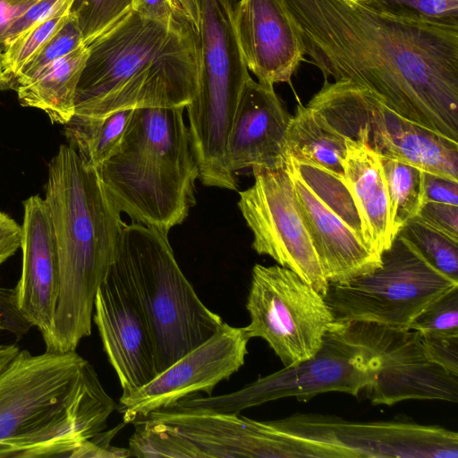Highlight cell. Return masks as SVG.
Returning <instances> with one entry per match:
<instances>
[{"label":"cell","instance_id":"cell-40","mask_svg":"<svg viewBox=\"0 0 458 458\" xmlns=\"http://www.w3.org/2000/svg\"><path fill=\"white\" fill-rule=\"evenodd\" d=\"M0 311L5 318L14 313L13 289L0 287Z\"/></svg>","mask_w":458,"mask_h":458},{"label":"cell","instance_id":"cell-1","mask_svg":"<svg viewBox=\"0 0 458 458\" xmlns=\"http://www.w3.org/2000/svg\"><path fill=\"white\" fill-rule=\"evenodd\" d=\"M325 79L366 88L404 118L458 141V25L352 0H283Z\"/></svg>","mask_w":458,"mask_h":458},{"label":"cell","instance_id":"cell-34","mask_svg":"<svg viewBox=\"0 0 458 458\" xmlns=\"http://www.w3.org/2000/svg\"><path fill=\"white\" fill-rule=\"evenodd\" d=\"M414 219L458 242V206L424 202Z\"/></svg>","mask_w":458,"mask_h":458},{"label":"cell","instance_id":"cell-12","mask_svg":"<svg viewBox=\"0 0 458 458\" xmlns=\"http://www.w3.org/2000/svg\"><path fill=\"white\" fill-rule=\"evenodd\" d=\"M374 378L369 355L328 330L319 350L306 360L259 377L233 393L204 397L193 394L173 406L240 414L243 410L285 397L306 402L327 392L358 396Z\"/></svg>","mask_w":458,"mask_h":458},{"label":"cell","instance_id":"cell-31","mask_svg":"<svg viewBox=\"0 0 458 458\" xmlns=\"http://www.w3.org/2000/svg\"><path fill=\"white\" fill-rule=\"evenodd\" d=\"M421 334L458 335V286L433 301L411 324Z\"/></svg>","mask_w":458,"mask_h":458},{"label":"cell","instance_id":"cell-16","mask_svg":"<svg viewBox=\"0 0 458 458\" xmlns=\"http://www.w3.org/2000/svg\"><path fill=\"white\" fill-rule=\"evenodd\" d=\"M249 340L243 327L223 322L208 339L149 382L129 394H122L116 410L123 421L127 424L144 419L199 392L212 395L216 385L243 366Z\"/></svg>","mask_w":458,"mask_h":458},{"label":"cell","instance_id":"cell-11","mask_svg":"<svg viewBox=\"0 0 458 458\" xmlns=\"http://www.w3.org/2000/svg\"><path fill=\"white\" fill-rule=\"evenodd\" d=\"M246 309V335L265 340L284 367L311 358L334 321L324 296L279 265L253 267Z\"/></svg>","mask_w":458,"mask_h":458},{"label":"cell","instance_id":"cell-2","mask_svg":"<svg viewBox=\"0 0 458 458\" xmlns=\"http://www.w3.org/2000/svg\"><path fill=\"white\" fill-rule=\"evenodd\" d=\"M116 408L76 351L20 350L0 372V458H74Z\"/></svg>","mask_w":458,"mask_h":458},{"label":"cell","instance_id":"cell-26","mask_svg":"<svg viewBox=\"0 0 458 458\" xmlns=\"http://www.w3.org/2000/svg\"><path fill=\"white\" fill-rule=\"evenodd\" d=\"M72 3L35 22L5 44L2 52L4 63L14 80L68 22L72 16Z\"/></svg>","mask_w":458,"mask_h":458},{"label":"cell","instance_id":"cell-10","mask_svg":"<svg viewBox=\"0 0 458 458\" xmlns=\"http://www.w3.org/2000/svg\"><path fill=\"white\" fill-rule=\"evenodd\" d=\"M299 211L328 283L372 272L381 258L365 244L360 216L344 182L304 162L286 160Z\"/></svg>","mask_w":458,"mask_h":458},{"label":"cell","instance_id":"cell-33","mask_svg":"<svg viewBox=\"0 0 458 458\" xmlns=\"http://www.w3.org/2000/svg\"><path fill=\"white\" fill-rule=\"evenodd\" d=\"M420 344L428 360L458 376V335L420 333Z\"/></svg>","mask_w":458,"mask_h":458},{"label":"cell","instance_id":"cell-7","mask_svg":"<svg viewBox=\"0 0 458 458\" xmlns=\"http://www.w3.org/2000/svg\"><path fill=\"white\" fill-rule=\"evenodd\" d=\"M153 334L157 373L208 339L223 324L180 268L168 234L139 223L124 225L116 249Z\"/></svg>","mask_w":458,"mask_h":458},{"label":"cell","instance_id":"cell-17","mask_svg":"<svg viewBox=\"0 0 458 458\" xmlns=\"http://www.w3.org/2000/svg\"><path fill=\"white\" fill-rule=\"evenodd\" d=\"M309 457L411 458L419 445L418 428L403 421L352 422L336 417L299 414L275 420Z\"/></svg>","mask_w":458,"mask_h":458},{"label":"cell","instance_id":"cell-14","mask_svg":"<svg viewBox=\"0 0 458 458\" xmlns=\"http://www.w3.org/2000/svg\"><path fill=\"white\" fill-rule=\"evenodd\" d=\"M254 183L239 191L238 207L253 233L252 249L296 273L323 296L327 281L299 211L285 168H252Z\"/></svg>","mask_w":458,"mask_h":458},{"label":"cell","instance_id":"cell-42","mask_svg":"<svg viewBox=\"0 0 458 458\" xmlns=\"http://www.w3.org/2000/svg\"><path fill=\"white\" fill-rule=\"evenodd\" d=\"M9 89H14V79L7 72L3 54L0 52V90H5Z\"/></svg>","mask_w":458,"mask_h":458},{"label":"cell","instance_id":"cell-23","mask_svg":"<svg viewBox=\"0 0 458 458\" xmlns=\"http://www.w3.org/2000/svg\"><path fill=\"white\" fill-rule=\"evenodd\" d=\"M287 156L321 167L344 181L345 137L309 106L299 104L286 133Z\"/></svg>","mask_w":458,"mask_h":458},{"label":"cell","instance_id":"cell-8","mask_svg":"<svg viewBox=\"0 0 458 458\" xmlns=\"http://www.w3.org/2000/svg\"><path fill=\"white\" fill-rule=\"evenodd\" d=\"M308 106L344 137L367 144L379 157L458 181V141L404 118L366 88L325 80Z\"/></svg>","mask_w":458,"mask_h":458},{"label":"cell","instance_id":"cell-25","mask_svg":"<svg viewBox=\"0 0 458 458\" xmlns=\"http://www.w3.org/2000/svg\"><path fill=\"white\" fill-rule=\"evenodd\" d=\"M379 157L389 194L392 225L397 235L424 203L425 172L399 160Z\"/></svg>","mask_w":458,"mask_h":458},{"label":"cell","instance_id":"cell-21","mask_svg":"<svg viewBox=\"0 0 458 458\" xmlns=\"http://www.w3.org/2000/svg\"><path fill=\"white\" fill-rule=\"evenodd\" d=\"M345 145L346 155L342 163L344 183L358 210L365 244L381 258L396 235L380 157L360 140L345 137Z\"/></svg>","mask_w":458,"mask_h":458},{"label":"cell","instance_id":"cell-28","mask_svg":"<svg viewBox=\"0 0 458 458\" xmlns=\"http://www.w3.org/2000/svg\"><path fill=\"white\" fill-rule=\"evenodd\" d=\"M134 0H74L72 13L85 46L99 38L133 11Z\"/></svg>","mask_w":458,"mask_h":458},{"label":"cell","instance_id":"cell-43","mask_svg":"<svg viewBox=\"0 0 458 458\" xmlns=\"http://www.w3.org/2000/svg\"><path fill=\"white\" fill-rule=\"evenodd\" d=\"M352 1L356 2V3H366L369 0H352Z\"/></svg>","mask_w":458,"mask_h":458},{"label":"cell","instance_id":"cell-24","mask_svg":"<svg viewBox=\"0 0 458 458\" xmlns=\"http://www.w3.org/2000/svg\"><path fill=\"white\" fill-rule=\"evenodd\" d=\"M134 109L121 110L102 117L73 115L64 124V135L83 164L96 170L119 148Z\"/></svg>","mask_w":458,"mask_h":458},{"label":"cell","instance_id":"cell-15","mask_svg":"<svg viewBox=\"0 0 458 458\" xmlns=\"http://www.w3.org/2000/svg\"><path fill=\"white\" fill-rule=\"evenodd\" d=\"M92 320L123 395L157 374L151 327L129 273L116 254L99 285Z\"/></svg>","mask_w":458,"mask_h":458},{"label":"cell","instance_id":"cell-35","mask_svg":"<svg viewBox=\"0 0 458 458\" xmlns=\"http://www.w3.org/2000/svg\"><path fill=\"white\" fill-rule=\"evenodd\" d=\"M133 11L159 22L186 24L198 32L177 0H134Z\"/></svg>","mask_w":458,"mask_h":458},{"label":"cell","instance_id":"cell-37","mask_svg":"<svg viewBox=\"0 0 458 458\" xmlns=\"http://www.w3.org/2000/svg\"><path fill=\"white\" fill-rule=\"evenodd\" d=\"M424 202L458 206V181L425 172Z\"/></svg>","mask_w":458,"mask_h":458},{"label":"cell","instance_id":"cell-27","mask_svg":"<svg viewBox=\"0 0 458 458\" xmlns=\"http://www.w3.org/2000/svg\"><path fill=\"white\" fill-rule=\"evenodd\" d=\"M134 432L129 439L131 457L202 458L200 452L176 432L145 420L133 421Z\"/></svg>","mask_w":458,"mask_h":458},{"label":"cell","instance_id":"cell-32","mask_svg":"<svg viewBox=\"0 0 458 458\" xmlns=\"http://www.w3.org/2000/svg\"><path fill=\"white\" fill-rule=\"evenodd\" d=\"M82 44L84 43L81 30L72 13L70 20L63 29L51 38L17 76L14 80V86L27 81L46 65L70 54Z\"/></svg>","mask_w":458,"mask_h":458},{"label":"cell","instance_id":"cell-38","mask_svg":"<svg viewBox=\"0 0 458 458\" xmlns=\"http://www.w3.org/2000/svg\"><path fill=\"white\" fill-rule=\"evenodd\" d=\"M21 225L0 210V266L21 248Z\"/></svg>","mask_w":458,"mask_h":458},{"label":"cell","instance_id":"cell-20","mask_svg":"<svg viewBox=\"0 0 458 458\" xmlns=\"http://www.w3.org/2000/svg\"><path fill=\"white\" fill-rule=\"evenodd\" d=\"M292 115L274 86L250 77L242 92L227 140V158L236 174L246 168H284Z\"/></svg>","mask_w":458,"mask_h":458},{"label":"cell","instance_id":"cell-6","mask_svg":"<svg viewBox=\"0 0 458 458\" xmlns=\"http://www.w3.org/2000/svg\"><path fill=\"white\" fill-rule=\"evenodd\" d=\"M236 0H199L198 69L193 98L186 106L189 135L208 187L236 190L227 140L239 100L250 77L233 26Z\"/></svg>","mask_w":458,"mask_h":458},{"label":"cell","instance_id":"cell-39","mask_svg":"<svg viewBox=\"0 0 458 458\" xmlns=\"http://www.w3.org/2000/svg\"><path fill=\"white\" fill-rule=\"evenodd\" d=\"M38 0H0V52L13 24Z\"/></svg>","mask_w":458,"mask_h":458},{"label":"cell","instance_id":"cell-36","mask_svg":"<svg viewBox=\"0 0 458 458\" xmlns=\"http://www.w3.org/2000/svg\"><path fill=\"white\" fill-rule=\"evenodd\" d=\"M125 423L117 425L110 430H103L87 441L75 454L79 457H131L129 448L111 445V441Z\"/></svg>","mask_w":458,"mask_h":458},{"label":"cell","instance_id":"cell-30","mask_svg":"<svg viewBox=\"0 0 458 458\" xmlns=\"http://www.w3.org/2000/svg\"><path fill=\"white\" fill-rule=\"evenodd\" d=\"M365 4L396 16L458 25V0H369Z\"/></svg>","mask_w":458,"mask_h":458},{"label":"cell","instance_id":"cell-19","mask_svg":"<svg viewBox=\"0 0 458 458\" xmlns=\"http://www.w3.org/2000/svg\"><path fill=\"white\" fill-rule=\"evenodd\" d=\"M233 26L247 68L258 81L290 83L305 53L300 29L283 0L237 1Z\"/></svg>","mask_w":458,"mask_h":458},{"label":"cell","instance_id":"cell-13","mask_svg":"<svg viewBox=\"0 0 458 458\" xmlns=\"http://www.w3.org/2000/svg\"><path fill=\"white\" fill-rule=\"evenodd\" d=\"M328 330L362 349L375 369L363 391L374 405L406 400L458 401V376L428 360L420 333L371 322H332Z\"/></svg>","mask_w":458,"mask_h":458},{"label":"cell","instance_id":"cell-41","mask_svg":"<svg viewBox=\"0 0 458 458\" xmlns=\"http://www.w3.org/2000/svg\"><path fill=\"white\" fill-rule=\"evenodd\" d=\"M19 347L15 344H0V372L10 360L18 353Z\"/></svg>","mask_w":458,"mask_h":458},{"label":"cell","instance_id":"cell-5","mask_svg":"<svg viewBox=\"0 0 458 458\" xmlns=\"http://www.w3.org/2000/svg\"><path fill=\"white\" fill-rule=\"evenodd\" d=\"M184 109H134L119 148L98 170L121 213L166 234L196 204L199 167Z\"/></svg>","mask_w":458,"mask_h":458},{"label":"cell","instance_id":"cell-22","mask_svg":"<svg viewBox=\"0 0 458 458\" xmlns=\"http://www.w3.org/2000/svg\"><path fill=\"white\" fill-rule=\"evenodd\" d=\"M89 53L82 44L16 84L20 104L43 111L54 123L66 124L74 115L76 89Z\"/></svg>","mask_w":458,"mask_h":458},{"label":"cell","instance_id":"cell-9","mask_svg":"<svg viewBox=\"0 0 458 458\" xmlns=\"http://www.w3.org/2000/svg\"><path fill=\"white\" fill-rule=\"evenodd\" d=\"M458 281L431 265L407 239L397 234L370 273L328 283L324 299L334 322L363 321L409 329L437 298Z\"/></svg>","mask_w":458,"mask_h":458},{"label":"cell","instance_id":"cell-4","mask_svg":"<svg viewBox=\"0 0 458 458\" xmlns=\"http://www.w3.org/2000/svg\"><path fill=\"white\" fill-rule=\"evenodd\" d=\"M197 31L132 11L88 46L74 114L102 117L126 109L184 107L198 69Z\"/></svg>","mask_w":458,"mask_h":458},{"label":"cell","instance_id":"cell-18","mask_svg":"<svg viewBox=\"0 0 458 458\" xmlns=\"http://www.w3.org/2000/svg\"><path fill=\"white\" fill-rule=\"evenodd\" d=\"M22 269L13 288L16 310L45 342L50 340L59 292V259L55 233L45 199L33 195L23 201Z\"/></svg>","mask_w":458,"mask_h":458},{"label":"cell","instance_id":"cell-3","mask_svg":"<svg viewBox=\"0 0 458 458\" xmlns=\"http://www.w3.org/2000/svg\"><path fill=\"white\" fill-rule=\"evenodd\" d=\"M45 201L59 259V292L46 351H76L89 336L98 289L114 260L125 223L98 171L62 144L48 165Z\"/></svg>","mask_w":458,"mask_h":458},{"label":"cell","instance_id":"cell-29","mask_svg":"<svg viewBox=\"0 0 458 458\" xmlns=\"http://www.w3.org/2000/svg\"><path fill=\"white\" fill-rule=\"evenodd\" d=\"M436 268L458 281V242L412 218L399 232Z\"/></svg>","mask_w":458,"mask_h":458}]
</instances>
